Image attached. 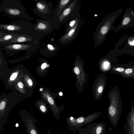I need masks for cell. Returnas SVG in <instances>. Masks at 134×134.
Segmentation results:
<instances>
[{
	"label": "cell",
	"instance_id": "obj_1",
	"mask_svg": "<svg viewBox=\"0 0 134 134\" xmlns=\"http://www.w3.org/2000/svg\"><path fill=\"white\" fill-rule=\"evenodd\" d=\"M11 18H19L30 20L34 19L25 12L20 2L18 0H4L0 4V13Z\"/></svg>",
	"mask_w": 134,
	"mask_h": 134
},
{
	"label": "cell",
	"instance_id": "obj_2",
	"mask_svg": "<svg viewBox=\"0 0 134 134\" xmlns=\"http://www.w3.org/2000/svg\"><path fill=\"white\" fill-rule=\"evenodd\" d=\"M32 25L30 22L22 20L15 21L9 24H0V31L29 35L35 38L32 32Z\"/></svg>",
	"mask_w": 134,
	"mask_h": 134
},
{
	"label": "cell",
	"instance_id": "obj_3",
	"mask_svg": "<svg viewBox=\"0 0 134 134\" xmlns=\"http://www.w3.org/2000/svg\"><path fill=\"white\" fill-rule=\"evenodd\" d=\"M32 24V32L34 37L38 41L44 36L51 34L56 29V25L51 18L38 19Z\"/></svg>",
	"mask_w": 134,
	"mask_h": 134
},
{
	"label": "cell",
	"instance_id": "obj_4",
	"mask_svg": "<svg viewBox=\"0 0 134 134\" xmlns=\"http://www.w3.org/2000/svg\"><path fill=\"white\" fill-rule=\"evenodd\" d=\"M102 114L99 112L93 113L86 116H81L77 118L69 116L67 117L66 121L69 130L76 131L96 119Z\"/></svg>",
	"mask_w": 134,
	"mask_h": 134
},
{
	"label": "cell",
	"instance_id": "obj_5",
	"mask_svg": "<svg viewBox=\"0 0 134 134\" xmlns=\"http://www.w3.org/2000/svg\"><path fill=\"white\" fill-rule=\"evenodd\" d=\"M79 8L78 1L72 0L61 14L53 19L56 25V29H59L61 24L67 22L77 15L78 14Z\"/></svg>",
	"mask_w": 134,
	"mask_h": 134
},
{
	"label": "cell",
	"instance_id": "obj_6",
	"mask_svg": "<svg viewBox=\"0 0 134 134\" xmlns=\"http://www.w3.org/2000/svg\"><path fill=\"white\" fill-rule=\"evenodd\" d=\"M2 47L6 52L10 55H13L23 51L30 52L37 49L39 42L29 43L28 44L6 43Z\"/></svg>",
	"mask_w": 134,
	"mask_h": 134
},
{
	"label": "cell",
	"instance_id": "obj_7",
	"mask_svg": "<svg viewBox=\"0 0 134 134\" xmlns=\"http://www.w3.org/2000/svg\"><path fill=\"white\" fill-rule=\"evenodd\" d=\"M35 7L33 9L34 13L43 19L50 18L53 11L52 3L45 0H35Z\"/></svg>",
	"mask_w": 134,
	"mask_h": 134
},
{
	"label": "cell",
	"instance_id": "obj_8",
	"mask_svg": "<svg viewBox=\"0 0 134 134\" xmlns=\"http://www.w3.org/2000/svg\"><path fill=\"white\" fill-rule=\"evenodd\" d=\"M115 15H113L111 14H109L103 19L104 21H102L100 25H99L96 32L95 33L96 36V38L98 39L97 40L101 43L103 41V38L110 29L111 24L115 20Z\"/></svg>",
	"mask_w": 134,
	"mask_h": 134
},
{
	"label": "cell",
	"instance_id": "obj_9",
	"mask_svg": "<svg viewBox=\"0 0 134 134\" xmlns=\"http://www.w3.org/2000/svg\"><path fill=\"white\" fill-rule=\"evenodd\" d=\"M110 102L108 110V116L111 125H117L121 115V104L120 101H112Z\"/></svg>",
	"mask_w": 134,
	"mask_h": 134
},
{
	"label": "cell",
	"instance_id": "obj_10",
	"mask_svg": "<svg viewBox=\"0 0 134 134\" xmlns=\"http://www.w3.org/2000/svg\"><path fill=\"white\" fill-rule=\"evenodd\" d=\"M81 19L74 26L65 34L59 39V41L62 45H65L72 42L76 37L80 25Z\"/></svg>",
	"mask_w": 134,
	"mask_h": 134
},
{
	"label": "cell",
	"instance_id": "obj_11",
	"mask_svg": "<svg viewBox=\"0 0 134 134\" xmlns=\"http://www.w3.org/2000/svg\"><path fill=\"white\" fill-rule=\"evenodd\" d=\"M26 115L25 117L24 122L27 134H39L35 124L37 122L36 120L28 114Z\"/></svg>",
	"mask_w": 134,
	"mask_h": 134
},
{
	"label": "cell",
	"instance_id": "obj_12",
	"mask_svg": "<svg viewBox=\"0 0 134 134\" xmlns=\"http://www.w3.org/2000/svg\"><path fill=\"white\" fill-rule=\"evenodd\" d=\"M85 128L92 134H104L106 131L104 121L91 124L86 125Z\"/></svg>",
	"mask_w": 134,
	"mask_h": 134
},
{
	"label": "cell",
	"instance_id": "obj_13",
	"mask_svg": "<svg viewBox=\"0 0 134 134\" xmlns=\"http://www.w3.org/2000/svg\"><path fill=\"white\" fill-rule=\"evenodd\" d=\"M72 0H59L56 7L53 9L52 18L53 19L58 16L68 6Z\"/></svg>",
	"mask_w": 134,
	"mask_h": 134
},
{
	"label": "cell",
	"instance_id": "obj_14",
	"mask_svg": "<svg viewBox=\"0 0 134 134\" xmlns=\"http://www.w3.org/2000/svg\"><path fill=\"white\" fill-rule=\"evenodd\" d=\"M26 42L37 43L39 42V41L30 36L25 35H18L11 40L4 43H10Z\"/></svg>",
	"mask_w": 134,
	"mask_h": 134
},
{
	"label": "cell",
	"instance_id": "obj_15",
	"mask_svg": "<svg viewBox=\"0 0 134 134\" xmlns=\"http://www.w3.org/2000/svg\"><path fill=\"white\" fill-rule=\"evenodd\" d=\"M126 125L125 130L127 133L134 134V109L132 107L131 111L126 117Z\"/></svg>",
	"mask_w": 134,
	"mask_h": 134
},
{
	"label": "cell",
	"instance_id": "obj_16",
	"mask_svg": "<svg viewBox=\"0 0 134 134\" xmlns=\"http://www.w3.org/2000/svg\"><path fill=\"white\" fill-rule=\"evenodd\" d=\"M80 19V14L78 13L74 18L70 19L69 22L66 25V28L64 34L66 33L73 28Z\"/></svg>",
	"mask_w": 134,
	"mask_h": 134
},
{
	"label": "cell",
	"instance_id": "obj_17",
	"mask_svg": "<svg viewBox=\"0 0 134 134\" xmlns=\"http://www.w3.org/2000/svg\"><path fill=\"white\" fill-rule=\"evenodd\" d=\"M18 35L17 34H14L12 33H7L6 35L0 38V42L4 43L11 40Z\"/></svg>",
	"mask_w": 134,
	"mask_h": 134
},
{
	"label": "cell",
	"instance_id": "obj_18",
	"mask_svg": "<svg viewBox=\"0 0 134 134\" xmlns=\"http://www.w3.org/2000/svg\"><path fill=\"white\" fill-rule=\"evenodd\" d=\"M121 23V27H125L127 25L130 24L131 21V17L130 14H128V15H125Z\"/></svg>",
	"mask_w": 134,
	"mask_h": 134
},
{
	"label": "cell",
	"instance_id": "obj_19",
	"mask_svg": "<svg viewBox=\"0 0 134 134\" xmlns=\"http://www.w3.org/2000/svg\"><path fill=\"white\" fill-rule=\"evenodd\" d=\"M44 48L48 50V51L50 52H53L59 49V48L57 46H54L51 44H48Z\"/></svg>",
	"mask_w": 134,
	"mask_h": 134
},
{
	"label": "cell",
	"instance_id": "obj_20",
	"mask_svg": "<svg viewBox=\"0 0 134 134\" xmlns=\"http://www.w3.org/2000/svg\"><path fill=\"white\" fill-rule=\"evenodd\" d=\"M78 130L79 132L77 134H92L85 128H82Z\"/></svg>",
	"mask_w": 134,
	"mask_h": 134
},
{
	"label": "cell",
	"instance_id": "obj_21",
	"mask_svg": "<svg viewBox=\"0 0 134 134\" xmlns=\"http://www.w3.org/2000/svg\"><path fill=\"white\" fill-rule=\"evenodd\" d=\"M18 73V71L13 73L10 77V80L13 81L14 80L17 76Z\"/></svg>",
	"mask_w": 134,
	"mask_h": 134
},
{
	"label": "cell",
	"instance_id": "obj_22",
	"mask_svg": "<svg viewBox=\"0 0 134 134\" xmlns=\"http://www.w3.org/2000/svg\"><path fill=\"white\" fill-rule=\"evenodd\" d=\"M128 43L130 46H134V39L133 37H130L128 39Z\"/></svg>",
	"mask_w": 134,
	"mask_h": 134
},
{
	"label": "cell",
	"instance_id": "obj_23",
	"mask_svg": "<svg viewBox=\"0 0 134 134\" xmlns=\"http://www.w3.org/2000/svg\"><path fill=\"white\" fill-rule=\"evenodd\" d=\"M110 64V63L108 62L105 61L103 64V68L105 69H107L109 68Z\"/></svg>",
	"mask_w": 134,
	"mask_h": 134
},
{
	"label": "cell",
	"instance_id": "obj_24",
	"mask_svg": "<svg viewBox=\"0 0 134 134\" xmlns=\"http://www.w3.org/2000/svg\"><path fill=\"white\" fill-rule=\"evenodd\" d=\"M6 105L5 102L4 101H2L0 104V110H2L4 108Z\"/></svg>",
	"mask_w": 134,
	"mask_h": 134
},
{
	"label": "cell",
	"instance_id": "obj_25",
	"mask_svg": "<svg viewBox=\"0 0 134 134\" xmlns=\"http://www.w3.org/2000/svg\"><path fill=\"white\" fill-rule=\"evenodd\" d=\"M48 100L50 104L52 105H53L54 101L53 98L51 97H49L48 98Z\"/></svg>",
	"mask_w": 134,
	"mask_h": 134
},
{
	"label": "cell",
	"instance_id": "obj_26",
	"mask_svg": "<svg viewBox=\"0 0 134 134\" xmlns=\"http://www.w3.org/2000/svg\"><path fill=\"white\" fill-rule=\"evenodd\" d=\"M74 70L75 72L76 75H78L80 73V70L78 67H75L74 68Z\"/></svg>",
	"mask_w": 134,
	"mask_h": 134
},
{
	"label": "cell",
	"instance_id": "obj_27",
	"mask_svg": "<svg viewBox=\"0 0 134 134\" xmlns=\"http://www.w3.org/2000/svg\"><path fill=\"white\" fill-rule=\"evenodd\" d=\"M132 70L130 68L127 69L125 71V73L126 74H129L132 73Z\"/></svg>",
	"mask_w": 134,
	"mask_h": 134
},
{
	"label": "cell",
	"instance_id": "obj_28",
	"mask_svg": "<svg viewBox=\"0 0 134 134\" xmlns=\"http://www.w3.org/2000/svg\"><path fill=\"white\" fill-rule=\"evenodd\" d=\"M18 86L21 88H22L24 87V85L21 82H19L18 83Z\"/></svg>",
	"mask_w": 134,
	"mask_h": 134
},
{
	"label": "cell",
	"instance_id": "obj_29",
	"mask_svg": "<svg viewBox=\"0 0 134 134\" xmlns=\"http://www.w3.org/2000/svg\"><path fill=\"white\" fill-rule=\"evenodd\" d=\"M116 70L119 72H122L124 70V69L122 68H119L116 69Z\"/></svg>",
	"mask_w": 134,
	"mask_h": 134
},
{
	"label": "cell",
	"instance_id": "obj_30",
	"mask_svg": "<svg viewBox=\"0 0 134 134\" xmlns=\"http://www.w3.org/2000/svg\"><path fill=\"white\" fill-rule=\"evenodd\" d=\"M27 82L30 86H32L33 83L32 80L30 79H29L27 81Z\"/></svg>",
	"mask_w": 134,
	"mask_h": 134
},
{
	"label": "cell",
	"instance_id": "obj_31",
	"mask_svg": "<svg viewBox=\"0 0 134 134\" xmlns=\"http://www.w3.org/2000/svg\"><path fill=\"white\" fill-rule=\"evenodd\" d=\"M46 66V64L45 63H43L41 65V68L42 69H44Z\"/></svg>",
	"mask_w": 134,
	"mask_h": 134
},
{
	"label": "cell",
	"instance_id": "obj_32",
	"mask_svg": "<svg viewBox=\"0 0 134 134\" xmlns=\"http://www.w3.org/2000/svg\"><path fill=\"white\" fill-rule=\"evenodd\" d=\"M7 33L0 31V38L6 35Z\"/></svg>",
	"mask_w": 134,
	"mask_h": 134
},
{
	"label": "cell",
	"instance_id": "obj_33",
	"mask_svg": "<svg viewBox=\"0 0 134 134\" xmlns=\"http://www.w3.org/2000/svg\"><path fill=\"white\" fill-rule=\"evenodd\" d=\"M51 133V131L50 129H49L48 131L47 134H50Z\"/></svg>",
	"mask_w": 134,
	"mask_h": 134
},
{
	"label": "cell",
	"instance_id": "obj_34",
	"mask_svg": "<svg viewBox=\"0 0 134 134\" xmlns=\"http://www.w3.org/2000/svg\"><path fill=\"white\" fill-rule=\"evenodd\" d=\"M62 94H63V93H62V92H60L59 93V95L60 96H62Z\"/></svg>",
	"mask_w": 134,
	"mask_h": 134
}]
</instances>
